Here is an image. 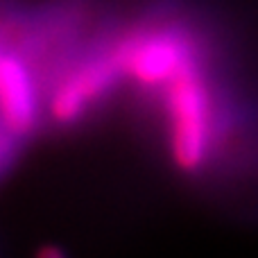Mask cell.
I'll return each instance as SVG.
<instances>
[{
    "instance_id": "cell-1",
    "label": "cell",
    "mask_w": 258,
    "mask_h": 258,
    "mask_svg": "<svg viewBox=\"0 0 258 258\" xmlns=\"http://www.w3.org/2000/svg\"><path fill=\"white\" fill-rule=\"evenodd\" d=\"M168 118V147L174 168L197 174L204 168L213 143V93L200 61L183 68L163 86Z\"/></svg>"
},
{
    "instance_id": "cell-7",
    "label": "cell",
    "mask_w": 258,
    "mask_h": 258,
    "mask_svg": "<svg viewBox=\"0 0 258 258\" xmlns=\"http://www.w3.org/2000/svg\"><path fill=\"white\" fill-rule=\"evenodd\" d=\"M3 57H5V50H3V48H0V59H3Z\"/></svg>"
},
{
    "instance_id": "cell-5",
    "label": "cell",
    "mask_w": 258,
    "mask_h": 258,
    "mask_svg": "<svg viewBox=\"0 0 258 258\" xmlns=\"http://www.w3.org/2000/svg\"><path fill=\"white\" fill-rule=\"evenodd\" d=\"M14 138H16V136H14V134L9 132L3 122H0V165H3L5 159L9 156V150H12V141H14Z\"/></svg>"
},
{
    "instance_id": "cell-4",
    "label": "cell",
    "mask_w": 258,
    "mask_h": 258,
    "mask_svg": "<svg viewBox=\"0 0 258 258\" xmlns=\"http://www.w3.org/2000/svg\"><path fill=\"white\" fill-rule=\"evenodd\" d=\"M39 118V98L27 63L18 54L5 52L0 59V122L16 138L34 129Z\"/></svg>"
},
{
    "instance_id": "cell-6",
    "label": "cell",
    "mask_w": 258,
    "mask_h": 258,
    "mask_svg": "<svg viewBox=\"0 0 258 258\" xmlns=\"http://www.w3.org/2000/svg\"><path fill=\"white\" fill-rule=\"evenodd\" d=\"M61 254H63V251L54 249V247H45V249L39 251V256H61Z\"/></svg>"
},
{
    "instance_id": "cell-2",
    "label": "cell",
    "mask_w": 258,
    "mask_h": 258,
    "mask_svg": "<svg viewBox=\"0 0 258 258\" xmlns=\"http://www.w3.org/2000/svg\"><path fill=\"white\" fill-rule=\"evenodd\" d=\"M125 77L143 89H163L183 68L197 61L192 39L174 27L136 30L116 41Z\"/></svg>"
},
{
    "instance_id": "cell-3",
    "label": "cell",
    "mask_w": 258,
    "mask_h": 258,
    "mask_svg": "<svg viewBox=\"0 0 258 258\" xmlns=\"http://www.w3.org/2000/svg\"><path fill=\"white\" fill-rule=\"evenodd\" d=\"M125 77L116 43L77 63L61 77L48 100V111L57 125L82 120L91 107L100 102Z\"/></svg>"
}]
</instances>
